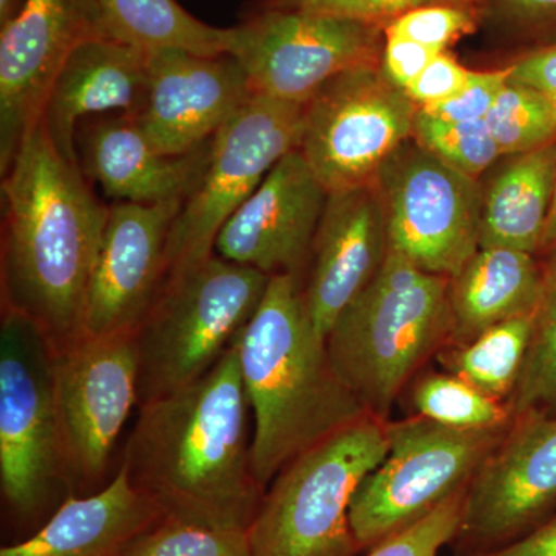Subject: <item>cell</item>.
<instances>
[{
  "label": "cell",
  "mask_w": 556,
  "mask_h": 556,
  "mask_svg": "<svg viewBox=\"0 0 556 556\" xmlns=\"http://www.w3.org/2000/svg\"><path fill=\"white\" fill-rule=\"evenodd\" d=\"M229 30L252 91L298 105L340 73L380 64L386 43L380 25L298 10L262 9Z\"/></svg>",
  "instance_id": "obj_12"
},
{
  "label": "cell",
  "mask_w": 556,
  "mask_h": 556,
  "mask_svg": "<svg viewBox=\"0 0 556 556\" xmlns=\"http://www.w3.org/2000/svg\"><path fill=\"white\" fill-rule=\"evenodd\" d=\"M27 0H0V28L9 25L11 21L20 16Z\"/></svg>",
  "instance_id": "obj_42"
},
{
  "label": "cell",
  "mask_w": 556,
  "mask_h": 556,
  "mask_svg": "<svg viewBox=\"0 0 556 556\" xmlns=\"http://www.w3.org/2000/svg\"><path fill=\"white\" fill-rule=\"evenodd\" d=\"M109 36L97 0H27L0 28V172L39 123L47 94L70 54Z\"/></svg>",
  "instance_id": "obj_15"
},
{
  "label": "cell",
  "mask_w": 556,
  "mask_h": 556,
  "mask_svg": "<svg viewBox=\"0 0 556 556\" xmlns=\"http://www.w3.org/2000/svg\"><path fill=\"white\" fill-rule=\"evenodd\" d=\"M533 317L535 313L497 324L464 345L448 348L439 358L448 372L486 396L510 399L525 365Z\"/></svg>",
  "instance_id": "obj_26"
},
{
  "label": "cell",
  "mask_w": 556,
  "mask_h": 556,
  "mask_svg": "<svg viewBox=\"0 0 556 556\" xmlns=\"http://www.w3.org/2000/svg\"><path fill=\"white\" fill-rule=\"evenodd\" d=\"M507 407L511 417L530 412L556 416V258L546 270L525 365Z\"/></svg>",
  "instance_id": "obj_27"
},
{
  "label": "cell",
  "mask_w": 556,
  "mask_h": 556,
  "mask_svg": "<svg viewBox=\"0 0 556 556\" xmlns=\"http://www.w3.org/2000/svg\"><path fill=\"white\" fill-rule=\"evenodd\" d=\"M413 139L452 169L475 179L501 156L485 121L450 123L417 109Z\"/></svg>",
  "instance_id": "obj_31"
},
{
  "label": "cell",
  "mask_w": 556,
  "mask_h": 556,
  "mask_svg": "<svg viewBox=\"0 0 556 556\" xmlns=\"http://www.w3.org/2000/svg\"><path fill=\"white\" fill-rule=\"evenodd\" d=\"M466 556H556V514L506 546Z\"/></svg>",
  "instance_id": "obj_40"
},
{
  "label": "cell",
  "mask_w": 556,
  "mask_h": 556,
  "mask_svg": "<svg viewBox=\"0 0 556 556\" xmlns=\"http://www.w3.org/2000/svg\"><path fill=\"white\" fill-rule=\"evenodd\" d=\"M507 427L457 430L416 416L388 422V452L350 508L362 551L415 525L470 484Z\"/></svg>",
  "instance_id": "obj_7"
},
{
  "label": "cell",
  "mask_w": 556,
  "mask_h": 556,
  "mask_svg": "<svg viewBox=\"0 0 556 556\" xmlns=\"http://www.w3.org/2000/svg\"><path fill=\"white\" fill-rule=\"evenodd\" d=\"M387 420L365 417L274 478L248 529L252 556H357L350 508L388 452Z\"/></svg>",
  "instance_id": "obj_5"
},
{
  "label": "cell",
  "mask_w": 556,
  "mask_h": 556,
  "mask_svg": "<svg viewBox=\"0 0 556 556\" xmlns=\"http://www.w3.org/2000/svg\"><path fill=\"white\" fill-rule=\"evenodd\" d=\"M236 342L254 419L252 470L265 492L295 457L372 416L332 365L299 278H269Z\"/></svg>",
  "instance_id": "obj_3"
},
{
  "label": "cell",
  "mask_w": 556,
  "mask_h": 556,
  "mask_svg": "<svg viewBox=\"0 0 556 556\" xmlns=\"http://www.w3.org/2000/svg\"><path fill=\"white\" fill-rule=\"evenodd\" d=\"M438 54L439 51L428 49L413 40L386 36L380 70L393 86L405 91Z\"/></svg>",
  "instance_id": "obj_38"
},
{
  "label": "cell",
  "mask_w": 556,
  "mask_h": 556,
  "mask_svg": "<svg viewBox=\"0 0 556 556\" xmlns=\"http://www.w3.org/2000/svg\"><path fill=\"white\" fill-rule=\"evenodd\" d=\"M546 273L533 254L508 248H479L450 278L453 345H464L485 329L535 313Z\"/></svg>",
  "instance_id": "obj_23"
},
{
  "label": "cell",
  "mask_w": 556,
  "mask_h": 556,
  "mask_svg": "<svg viewBox=\"0 0 556 556\" xmlns=\"http://www.w3.org/2000/svg\"><path fill=\"white\" fill-rule=\"evenodd\" d=\"M555 508L556 416L526 413L514 417L468 484L455 540L467 544L468 554L506 546L547 521Z\"/></svg>",
  "instance_id": "obj_14"
},
{
  "label": "cell",
  "mask_w": 556,
  "mask_h": 556,
  "mask_svg": "<svg viewBox=\"0 0 556 556\" xmlns=\"http://www.w3.org/2000/svg\"><path fill=\"white\" fill-rule=\"evenodd\" d=\"M2 177L3 311L30 320L58 350L83 336L109 207L40 119Z\"/></svg>",
  "instance_id": "obj_2"
},
{
  "label": "cell",
  "mask_w": 556,
  "mask_h": 556,
  "mask_svg": "<svg viewBox=\"0 0 556 556\" xmlns=\"http://www.w3.org/2000/svg\"><path fill=\"white\" fill-rule=\"evenodd\" d=\"M181 201L116 203L91 270L83 334L134 332L159 298L166 277V244Z\"/></svg>",
  "instance_id": "obj_17"
},
{
  "label": "cell",
  "mask_w": 556,
  "mask_h": 556,
  "mask_svg": "<svg viewBox=\"0 0 556 556\" xmlns=\"http://www.w3.org/2000/svg\"><path fill=\"white\" fill-rule=\"evenodd\" d=\"M138 409L121 463L131 485L164 518L248 530L265 490L236 339L203 378Z\"/></svg>",
  "instance_id": "obj_1"
},
{
  "label": "cell",
  "mask_w": 556,
  "mask_h": 556,
  "mask_svg": "<svg viewBox=\"0 0 556 556\" xmlns=\"http://www.w3.org/2000/svg\"><path fill=\"white\" fill-rule=\"evenodd\" d=\"M387 254L386 211L375 182L328 193L302 288L321 338L327 339L340 314L368 287Z\"/></svg>",
  "instance_id": "obj_19"
},
{
  "label": "cell",
  "mask_w": 556,
  "mask_h": 556,
  "mask_svg": "<svg viewBox=\"0 0 556 556\" xmlns=\"http://www.w3.org/2000/svg\"><path fill=\"white\" fill-rule=\"evenodd\" d=\"M148 90V54L102 36L73 51L51 84L42 121L61 155L79 164L76 135L87 116H137Z\"/></svg>",
  "instance_id": "obj_21"
},
{
  "label": "cell",
  "mask_w": 556,
  "mask_h": 556,
  "mask_svg": "<svg viewBox=\"0 0 556 556\" xmlns=\"http://www.w3.org/2000/svg\"><path fill=\"white\" fill-rule=\"evenodd\" d=\"M269 276L212 255L164 281L135 329L139 405L203 378L257 311Z\"/></svg>",
  "instance_id": "obj_6"
},
{
  "label": "cell",
  "mask_w": 556,
  "mask_h": 556,
  "mask_svg": "<svg viewBox=\"0 0 556 556\" xmlns=\"http://www.w3.org/2000/svg\"><path fill=\"white\" fill-rule=\"evenodd\" d=\"M501 156L532 152L556 141V105L543 93L508 78L485 118Z\"/></svg>",
  "instance_id": "obj_29"
},
{
  "label": "cell",
  "mask_w": 556,
  "mask_h": 556,
  "mask_svg": "<svg viewBox=\"0 0 556 556\" xmlns=\"http://www.w3.org/2000/svg\"><path fill=\"white\" fill-rule=\"evenodd\" d=\"M110 38L142 53L185 50L203 56L228 54L229 28L204 24L177 0H97Z\"/></svg>",
  "instance_id": "obj_25"
},
{
  "label": "cell",
  "mask_w": 556,
  "mask_h": 556,
  "mask_svg": "<svg viewBox=\"0 0 556 556\" xmlns=\"http://www.w3.org/2000/svg\"><path fill=\"white\" fill-rule=\"evenodd\" d=\"M467 486L415 525L380 541L365 556H438L460 529Z\"/></svg>",
  "instance_id": "obj_33"
},
{
  "label": "cell",
  "mask_w": 556,
  "mask_h": 556,
  "mask_svg": "<svg viewBox=\"0 0 556 556\" xmlns=\"http://www.w3.org/2000/svg\"><path fill=\"white\" fill-rule=\"evenodd\" d=\"M484 0H265V9L308 11L346 20L386 25L402 14L428 5H470L482 9Z\"/></svg>",
  "instance_id": "obj_34"
},
{
  "label": "cell",
  "mask_w": 556,
  "mask_h": 556,
  "mask_svg": "<svg viewBox=\"0 0 556 556\" xmlns=\"http://www.w3.org/2000/svg\"><path fill=\"white\" fill-rule=\"evenodd\" d=\"M510 78L527 84L556 105V42L527 51L508 65Z\"/></svg>",
  "instance_id": "obj_39"
},
{
  "label": "cell",
  "mask_w": 556,
  "mask_h": 556,
  "mask_svg": "<svg viewBox=\"0 0 556 556\" xmlns=\"http://www.w3.org/2000/svg\"><path fill=\"white\" fill-rule=\"evenodd\" d=\"M540 251L547 252L552 258H556V182L554 201H552L551 214H548L546 230H544L543 243Z\"/></svg>",
  "instance_id": "obj_41"
},
{
  "label": "cell",
  "mask_w": 556,
  "mask_h": 556,
  "mask_svg": "<svg viewBox=\"0 0 556 556\" xmlns=\"http://www.w3.org/2000/svg\"><path fill=\"white\" fill-rule=\"evenodd\" d=\"M450 278L388 251L382 268L327 336L332 365L369 415L387 420L427 358L452 342Z\"/></svg>",
  "instance_id": "obj_4"
},
{
  "label": "cell",
  "mask_w": 556,
  "mask_h": 556,
  "mask_svg": "<svg viewBox=\"0 0 556 556\" xmlns=\"http://www.w3.org/2000/svg\"><path fill=\"white\" fill-rule=\"evenodd\" d=\"M507 78L508 67L490 70V72H475V70H471L466 87L455 98L419 110L433 116V118L450 121V123L485 121Z\"/></svg>",
  "instance_id": "obj_35"
},
{
  "label": "cell",
  "mask_w": 556,
  "mask_h": 556,
  "mask_svg": "<svg viewBox=\"0 0 556 556\" xmlns=\"http://www.w3.org/2000/svg\"><path fill=\"white\" fill-rule=\"evenodd\" d=\"M481 11L470 5L422 7L391 21L383 31L386 36L409 39L442 53L457 39L477 30Z\"/></svg>",
  "instance_id": "obj_32"
},
{
  "label": "cell",
  "mask_w": 556,
  "mask_h": 556,
  "mask_svg": "<svg viewBox=\"0 0 556 556\" xmlns=\"http://www.w3.org/2000/svg\"><path fill=\"white\" fill-rule=\"evenodd\" d=\"M386 211L388 251L416 268L455 277L479 249L482 192L408 139L375 179Z\"/></svg>",
  "instance_id": "obj_11"
},
{
  "label": "cell",
  "mask_w": 556,
  "mask_h": 556,
  "mask_svg": "<svg viewBox=\"0 0 556 556\" xmlns=\"http://www.w3.org/2000/svg\"><path fill=\"white\" fill-rule=\"evenodd\" d=\"M254 94L247 72L230 54L185 50L148 53V90L134 116L164 155L203 148Z\"/></svg>",
  "instance_id": "obj_16"
},
{
  "label": "cell",
  "mask_w": 556,
  "mask_h": 556,
  "mask_svg": "<svg viewBox=\"0 0 556 556\" xmlns=\"http://www.w3.org/2000/svg\"><path fill=\"white\" fill-rule=\"evenodd\" d=\"M417 108L380 64L340 73L305 104L299 150L328 193L372 185L413 138Z\"/></svg>",
  "instance_id": "obj_10"
},
{
  "label": "cell",
  "mask_w": 556,
  "mask_h": 556,
  "mask_svg": "<svg viewBox=\"0 0 556 556\" xmlns=\"http://www.w3.org/2000/svg\"><path fill=\"white\" fill-rule=\"evenodd\" d=\"M119 556H252L248 530L161 518Z\"/></svg>",
  "instance_id": "obj_30"
},
{
  "label": "cell",
  "mask_w": 556,
  "mask_h": 556,
  "mask_svg": "<svg viewBox=\"0 0 556 556\" xmlns=\"http://www.w3.org/2000/svg\"><path fill=\"white\" fill-rule=\"evenodd\" d=\"M134 332L83 334L53 350V388L65 479L89 489L109 468L113 448L139 407Z\"/></svg>",
  "instance_id": "obj_13"
},
{
  "label": "cell",
  "mask_w": 556,
  "mask_h": 556,
  "mask_svg": "<svg viewBox=\"0 0 556 556\" xmlns=\"http://www.w3.org/2000/svg\"><path fill=\"white\" fill-rule=\"evenodd\" d=\"M76 137L84 175L119 203L164 204L181 201L203 178L212 141L186 155H164L139 129L134 116L101 118Z\"/></svg>",
  "instance_id": "obj_20"
},
{
  "label": "cell",
  "mask_w": 556,
  "mask_h": 556,
  "mask_svg": "<svg viewBox=\"0 0 556 556\" xmlns=\"http://www.w3.org/2000/svg\"><path fill=\"white\" fill-rule=\"evenodd\" d=\"M305 105L254 93L212 139L203 178L172 223L166 277L181 276L215 254L219 230L278 161L299 149Z\"/></svg>",
  "instance_id": "obj_8"
},
{
  "label": "cell",
  "mask_w": 556,
  "mask_h": 556,
  "mask_svg": "<svg viewBox=\"0 0 556 556\" xmlns=\"http://www.w3.org/2000/svg\"><path fill=\"white\" fill-rule=\"evenodd\" d=\"M327 199L308 161L292 150L225 223L215 254L269 277L289 274L300 280Z\"/></svg>",
  "instance_id": "obj_18"
},
{
  "label": "cell",
  "mask_w": 556,
  "mask_h": 556,
  "mask_svg": "<svg viewBox=\"0 0 556 556\" xmlns=\"http://www.w3.org/2000/svg\"><path fill=\"white\" fill-rule=\"evenodd\" d=\"M555 182L556 141L511 156L482 192L479 248L540 251Z\"/></svg>",
  "instance_id": "obj_24"
},
{
  "label": "cell",
  "mask_w": 556,
  "mask_h": 556,
  "mask_svg": "<svg viewBox=\"0 0 556 556\" xmlns=\"http://www.w3.org/2000/svg\"><path fill=\"white\" fill-rule=\"evenodd\" d=\"M161 518L155 504L135 489L126 470L100 492L70 495L27 540L2 547L0 556H119Z\"/></svg>",
  "instance_id": "obj_22"
},
{
  "label": "cell",
  "mask_w": 556,
  "mask_h": 556,
  "mask_svg": "<svg viewBox=\"0 0 556 556\" xmlns=\"http://www.w3.org/2000/svg\"><path fill=\"white\" fill-rule=\"evenodd\" d=\"M67 485L53 388V346L3 311L0 328V490L11 514L35 521Z\"/></svg>",
  "instance_id": "obj_9"
},
{
  "label": "cell",
  "mask_w": 556,
  "mask_h": 556,
  "mask_svg": "<svg viewBox=\"0 0 556 556\" xmlns=\"http://www.w3.org/2000/svg\"><path fill=\"white\" fill-rule=\"evenodd\" d=\"M416 415L457 430H486L510 424L507 405L486 396L452 372L420 376L412 390Z\"/></svg>",
  "instance_id": "obj_28"
},
{
  "label": "cell",
  "mask_w": 556,
  "mask_h": 556,
  "mask_svg": "<svg viewBox=\"0 0 556 556\" xmlns=\"http://www.w3.org/2000/svg\"><path fill=\"white\" fill-rule=\"evenodd\" d=\"M482 10L496 24L529 38L556 36V0H484Z\"/></svg>",
  "instance_id": "obj_36"
},
{
  "label": "cell",
  "mask_w": 556,
  "mask_h": 556,
  "mask_svg": "<svg viewBox=\"0 0 556 556\" xmlns=\"http://www.w3.org/2000/svg\"><path fill=\"white\" fill-rule=\"evenodd\" d=\"M471 70L464 67L447 51L439 53L405 90L417 109H427L455 98L466 87Z\"/></svg>",
  "instance_id": "obj_37"
}]
</instances>
